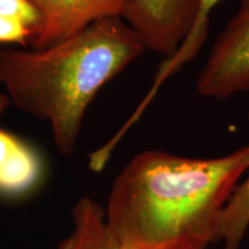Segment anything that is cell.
Returning <instances> with one entry per match:
<instances>
[{
  "instance_id": "obj_1",
  "label": "cell",
  "mask_w": 249,
  "mask_h": 249,
  "mask_svg": "<svg viewBox=\"0 0 249 249\" xmlns=\"http://www.w3.org/2000/svg\"><path fill=\"white\" fill-rule=\"evenodd\" d=\"M249 170V144L217 158L135 155L112 183L107 224L128 249H208Z\"/></svg>"
},
{
  "instance_id": "obj_2",
  "label": "cell",
  "mask_w": 249,
  "mask_h": 249,
  "mask_svg": "<svg viewBox=\"0 0 249 249\" xmlns=\"http://www.w3.org/2000/svg\"><path fill=\"white\" fill-rule=\"evenodd\" d=\"M145 50L123 18H102L48 48L0 50V86L15 107L49 121L55 148L68 156L97 92Z\"/></svg>"
},
{
  "instance_id": "obj_3",
  "label": "cell",
  "mask_w": 249,
  "mask_h": 249,
  "mask_svg": "<svg viewBox=\"0 0 249 249\" xmlns=\"http://www.w3.org/2000/svg\"><path fill=\"white\" fill-rule=\"evenodd\" d=\"M196 90L213 99L249 91V0H239L234 15L214 40Z\"/></svg>"
},
{
  "instance_id": "obj_4",
  "label": "cell",
  "mask_w": 249,
  "mask_h": 249,
  "mask_svg": "<svg viewBox=\"0 0 249 249\" xmlns=\"http://www.w3.org/2000/svg\"><path fill=\"white\" fill-rule=\"evenodd\" d=\"M196 0H132L123 18L145 49L169 59L195 22Z\"/></svg>"
},
{
  "instance_id": "obj_5",
  "label": "cell",
  "mask_w": 249,
  "mask_h": 249,
  "mask_svg": "<svg viewBox=\"0 0 249 249\" xmlns=\"http://www.w3.org/2000/svg\"><path fill=\"white\" fill-rule=\"evenodd\" d=\"M42 15V28L30 42L33 49L57 44L96 21L123 18L132 0H30Z\"/></svg>"
},
{
  "instance_id": "obj_6",
  "label": "cell",
  "mask_w": 249,
  "mask_h": 249,
  "mask_svg": "<svg viewBox=\"0 0 249 249\" xmlns=\"http://www.w3.org/2000/svg\"><path fill=\"white\" fill-rule=\"evenodd\" d=\"M42 174L38 154L18 136L0 129V193L26 194L35 188Z\"/></svg>"
},
{
  "instance_id": "obj_7",
  "label": "cell",
  "mask_w": 249,
  "mask_h": 249,
  "mask_svg": "<svg viewBox=\"0 0 249 249\" xmlns=\"http://www.w3.org/2000/svg\"><path fill=\"white\" fill-rule=\"evenodd\" d=\"M73 230L57 249H128L112 234L105 209L90 197H82L71 210Z\"/></svg>"
},
{
  "instance_id": "obj_8",
  "label": "cell",
  "mask_w": 249,
  "mask_h": 249,
  "mask_svg": "<svg viewBox=\"0 0 249 249\" xmlns=\"http://www.w3.org/2000/svg\"><path fill=\"white\" fill-rule=\"evenodd\" d=\"M220 1L222 0H196V2H197V13H196L195 22L193 24L191 31H189L185 40L181 43V45L179 46V49L177 50L176 53L171 58L165 59L160 64L157 74L155 76L154 85L149 90L145 98L143 99L139 107L134 112V116L136 118L141 117L143 111L145 110V107L150 104V102L157 95L158 89L160 88V86L163 85L165 81L181 70L186 64H188L198 53L202 45L207 40L208 33H209L210 15L213 13L214 7Z\"/></svg>"
},
{
  "instance_id": "obj_9",
  "label": "cell",
  "mask_w": 249,
  "mask_h": 249,
  "mask_svg": "<svg viewBox=\"0 0 249 249\" xmlns=\"http://www.w3.org/2000/svg\"><path fill=\"white\" fill-rule=\"evenodd\" d=\"M247 173V178L236 186L223 211L219 231L223 249L240 248L249 226V170Z\"/></svg>"
},
{
  "instance_id": "obj_10",
  "label": "cell",
  "mask_w": 249,
  "mask_h": 249,
  "mask_svg": "<svg viewBox=\"0 0 249 249\" xmlns=\"http://www.w3.org/2000/svg\"><path fill=\"white\" fill-rule=\"evenodd\" d=\"M0 17L23 24L31 31L33 39L38 35L43 23L40 12L30 0H0Z\"/></svg>"
},
{
  "instance_id": "obj_11",
  "label": "cell",
  "mask_w": 249,
  "mask_h": 249,
  "mask_svg": "<svg viewBox=\"0 0 249 249\" xmlns=\"http://www.w3.org/2000/svg\"><path fill=\"white\" fill-rule=\"evenodd\" d=\"M33 34L23 24L0 17V44H30Z\"/></svg>"
},
{
  "instance_id": "obj_12",
  "label": "cell",
  "mask_w": 249,
  "mask_h": 249,
  "mask_svg": "<svg viewBox=\"0 0 249 249\" xmlns=\"http://www.w3.org/2000/svg\"><path fill=\"white\" fill-rule=\"evenodd\" d=\"M9 104H11V102H9L8 96L6 95V92L0 90V120H1V118L4 116L5 111L7 110Z\"/></svg>"
}]
</instances>
